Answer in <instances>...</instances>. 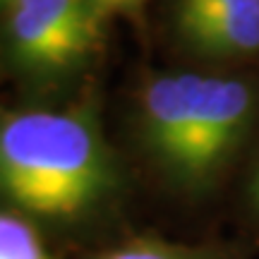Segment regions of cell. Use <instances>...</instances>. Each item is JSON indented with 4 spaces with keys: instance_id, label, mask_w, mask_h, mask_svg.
Instances as JSON below:
<instances>
[{
    "instance_id": "obj_8",
    "label": "cell",
    "mask_w": 259,
    "mask_h": 259,
    "mask_svg": "<svg viewBox=\"0 0 259 259\" xmlns=\"http://www.w3.org/2000/svg\"><path fill=\"white\" fill-rule=\"evenodd\" d=\"M252 199L259 206V168H257V173H254V178H252Z\"/></svg>"
},
{
    "instance_id": "obj_4",
    "label": "cell",
    "mask_w": 259,
    "mask_h": 259,
    "mask_svg": "<svg viewBox=\"0 0 259 259\" xmlns=\"http://www.w3.org/2000/svg\"><path fill=\"white\" fill-rule=\"evenodd\" d=\"M176 34L194 56L245 60L259 56V0H178Z\"/></svg>"
},
{
    "instance_id": "obj_9",
    "label": "cell",
    "mask_w": 259,
    "mask_h": 259,
    "mask_svg": "<svg viewBox=\"0 0 259 259\" xmlns=\"http://www.w3.org/2000/svg\"><path fill=\"white\" fill-rule=\"evenodd\" d=\"M10 5V0H0V10H3V12H5V8H8Z\"/></svg>"
},
{
    "instance_id": "obj_2",
    "label": "cell",
    "mask_w": 259,
    "mask_h": 259,
    "mask_svg": "<svg viewBox=\"0 0 259 259\" xmlns=\"http://www.w3.org/2000/svg\"><path fill=\"white\" fill-rule=\"evenodd\" d=\"M254 115L257 92L245 79L168 72L142 87L137 130L147 154L173 183L202 190L238 154Z\"/></svg>"
},
{
    "instance_id": "obj_6",
    "label": "cell",
    "mask_w": 259,
    "mask_h": 259,
    "mask_svg": "<svg viewBox=\"0 0 259 259\" xmlns=\"http://www.w3.org/2000/svg\"><path fill=\"white\" fill-rule=\"evenodd\" d=\"M94 259H211L206 252L166 242L154 235H139L99 252Z\"/></svg>"
},
{
    "instance_id": "obj_7",
    "label": "cell",
    "mask_w": 259,
    "mask_h": 259,
    "mask_svg": "<svg viewBox=\"0 0 259 259\" xmlns=\"http://www.w3.org/2000/svg\"><path fill=\"white\" fill-rule=\"evenodd\" d=\"M101 10H115V8H132L139 0H94Z\"/></svg>"
},
{
    "instance_id": "obj_1",
    "label": "cell",
    "mask_w": 259,
    "mask_h": 259,
    "mask_svg": "<svg viewBox=\"0 0 259 259\" xmlns=\"http://www.w3.org/2000/svg\"><path fill=\"white\" fill-rule=\"evenodd\" d=\"M120 190L118 156L94 111L0 106V206L38 226H79Z\"/></svg>"
},
{
    "instance_id": "obj_5",
    "label": "cell",
    "mask_w": 259,
    "mask_h": 259,
    "mask_svg": "<svg viewBox=\"0 0 259 259\" xmlns=\"http://www.w3.org/2000/svg\"><path fill=\"white\" fill-rule=\"evenodd\" d=\"M0 259H56L34 221L0 206Z\"/></svg>"
},
{
    "instance_id": "obj_3",
    "label": "cell",
    "mask_w": 259,
    "mask_h": 259,
    "mask_svg": "<svg viewBox=\"0 0 259 259\" xmlns=\"http://www.w3.org/2000/svg\"><path fill=\"white\" fill-rule=\"evenodd\" d=\"M103 12L94 0H10L5 46L15 70L38 82L77 72L99 51Z\"/></svg>"
}]
</instances>
